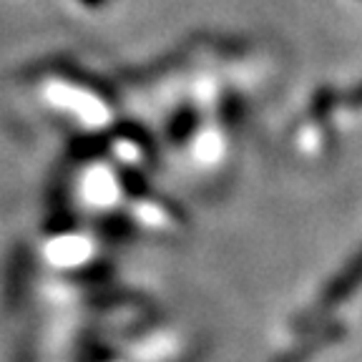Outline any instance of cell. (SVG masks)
<instances>
[{"label":"cell","mask_w":362,"mask_h":362,"mask_svg":"<svg viewBox=\"0 0 362 362\" xmlns=\"http://www.w3.org/2000/svg\"><path fill=\"white\" fill-rule=\"evenodd\" d=\"M360 284H362V249L352 257L350 264H347L345 269L339 272V274H334V279L327 284V289L320 294V300L315 302V307L307 310L305 320H310V322L322 320V315H327L329 310H334L337 305H342V302H345L347 297L360 287Z\"/></svg>","instance_id":"obj_1"},{"label":"cell","mask_w":362,"mask_h":362,"mask_svg":"<svg viewBox=\"0 0 362 362\" xmlns=\"http://www.w3.org/2000/svg\"><path fill=\"white\" fill-rule=\"evenodd\" d=\"M339 337H345V325H325L320 332H315V337L307 339V342H300L297 347H292L289 352L279 355L274 362H307L312 355L322 352L325 347H329L332 342H337Z\"/></svg>","instance_id":"obj_2"}]
</instances>
